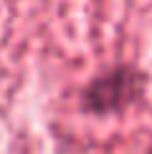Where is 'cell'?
I'll list each match as a JSON object with an SVG mask.
<instances>
[{
  "label": "cell",
  "mask_w": 152,
  "mask_h": 154,
  "mask_svg": "<svg viewBox=\"0 0 152 154\" xmlns=\"http://www.w3.org/2000/svg\"><path fill=\"white\" fill-rule=\"evenodd\" d=\"M147 73L135 63H114L97 71L79 91V109L86 116H119L137 106L147 94Z\"/></svg>",
  "instance_id": "cell-1"
}]
</instances>
